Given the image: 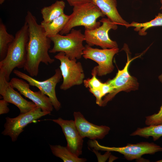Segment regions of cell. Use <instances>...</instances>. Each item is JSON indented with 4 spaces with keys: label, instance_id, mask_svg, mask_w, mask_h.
<instances>
[{
    "label": "cell",
    "instance_id": "23",
    "mask_svg": "<svg viewBox=\"0 0 162 162\" xmlns=\"http://www.w3.org/2000/svg\"><path fill=\"white\" fill-rule=\"evenodd\" d=\"M92 77L84 80L83 83L85 87L89 89H100L102 83L96 77V72L93 70L92 71Z\"/></svg>",
    "mask_w": 162,
    "mask_h": 162
},
{
    "label": "cell",
    "instance_id": "13",
    "mask_svg": "<svg viewBox=\"0 0 162 162\" xmlns=\"http://www.w3.org/2000/svg\"><path fill=\"white\" fill-rule=\"evenodd\" d=\"M60 126L67 141V147L74 155L79 157L82 154L83 138L80 134L74 120L61 118L50 119Z\"/></svg>",
    "mask_w": 162,
    "mask_h": 162
},
{
    "label": "cell",
    "instance_id": "28",
    "mask_svg": "<svg viewBox=\"0 0 162 162\" xmlns=\"http://www.w3.org/2000/svg\"><path fill=\"white\" fill-rule=\"evenodd\" d=\"M69 4L73 7L82 4L92 2V0H66Z\"/></svg>",
    "mask_w": 162,
    "mask_h": 162
},
{
    "label": "cell",
    "instance_id": "20",
    "mask_svg": "<svg viewBox=\"0 0 162 162\" xmlns=\"http://www.w3.org/2000/svg\"><path fill=\"white\" fill-rule=\"evenodd\" d=\"M158 26H162V11L161 13H158L154 19L150 21L143 23L133 21L126 27H135L134 31H138L140 35L143 36L146 35V31L148 28Z\"/></svg>",
    "mask_w": 162,
    "mask_h": 162
},
{
    "label": "cell",
    "instance_id": "8",
    "mask_svg": "<svg viewBox=\"0 0 162 162\" xmlns=\"http://www.w3.org/2000/svg\"><path fill=\"white\" fill-rule=\"evenodd\" d=\"M83 51L82 56L86 59H90L98 64L92 69L97 75L101 76L112 72L114 69L112 60L118 52V47L102 49L94 48L86 44Z\"/></svg>",
    "mask_w": 162,
    "mask_h": 162
},
{
    "label": "cell",
    "instance_id": "18",
    "mask_svg": "<svg viewBox=\"0 0 162 162\" xmlns=\"http://www.w3.org/2000/svg\"><path fill=\"white\" fill-rule=\"evenodd\" d=\"M70 17L64 13L48 23L43 21L40 25L44 28L46 35L50 38L59 34L63 29Z\"/></svg>",
    "mask_w": 162,
    "mask_h": 162
},
{
    "label": "cell",
    "instance_id": "10",
    "mask_svg": "<svg viewBox=\"0 0 162 162\" xmlns=\"http://www.w3.org/2000/svg\"><path fill=\"white\" fill-rule=\"evenodd\" d=\"M55 72L53 76L43 81L37 80L17 70H14L13 73L16 76L27 81L30 86L38 88L48 96L54 108L57 111L61 107V104L56 97L55 88L57 84L60 81L62 76L60 68L56 69Z\"/></svg>",
    "mask_w": 162,
    "mask_h": 162
},
{
    "label": "cell",
    "instance_id": "15",
    "mask_svg": "<svg viewBox=\"0 0 162 162\" xmlns=\"http://www.w3.org/2000/svg\"><path fill=\"white\" fill-rule=\"evenodd\" d=\"M74 122L82 137L91 140L102 139L108 134L110 128L104 125L99 126L88 121L80 112L74 113Z\"/></svg>",
    "mask_w": 162,
    "mask_h": 162
},
{
    "label": "cell",
    "instance_id": "22",
    "mask_svg": "<svg viewBox=\"0 0 162 162\" xmlns=\"http://www.w3.org/2000/svg\"><path fill=\"white\" fill-rule=\"evenodd\" d=\"M130 135L139 136L146 138L152 136L153 140L156 141L162 136V124L138 128Z\"/></svg>",
    "mask_w": 162,
    "mask_h": 162
},
{
    "label": "cell",
    "instance_id": "5",
    "mask_svg": "<svg viewBox=\"0 0 162 162\" xmlns=\"http://www.w3.org/2000/svg\"><path fill=\"white\" fill-rule=\"evenodd\" d=\"M88 146L95 150L112 151L123 154L128 160L139 159L145 154H153L162 152V147L153 142H142L135 144H128L122 147H109L100 145L96 140L88 141Z\"/></svg>",
    "mask_w": 162,
    "mask_h": 162
},
{
    "label": "cell",
    "instance_id": "14",
    "mask_svg": "<svg viewBox=\"0 0 162 162\" xmlns=\"http://www.w3.org/2000/svg\"><path fill=\"white\" fill-rule=\"evenodd\" d=\"M0 94L3 99L14 104L19 109L20 113H27L37 106L33 102L24 99L15 91L8 81L4 74L0 71Z\"/></svg>",
    "mask_w": 162,
    "mask_h": 162
},
{
    "label": "cell",
    "instance_id": "25",
    "mask_svg": "<svg viewBox=\"0 0 162 162\" xmlns=\"http://www.w3.org/2000/svg\"><path fill=\"white\" fill-rule=\"evenodd\" d=\"M89 91L95 97L96 104L100 106H101L103 96L100 89H89Z\"/></svg>",
    "mask_w": 162,
    "mask_h": 162
},
{
    "label": "cell",
    "instance_id": "4",
    "mask_svg": "<svg viewBox=\"0 0 162 162\" xmlns=\"http://www.w3.org/2000/svg\"><path fill=\"white\" fill-rule=\"evenodd\" d=\"M65 34H58L49 38L53 43V46L49 52H63L70 59L81 58L85 48L83 44L85 41L84 34L81 30L73 28Z\"/></svg>",
    "mask_w": 162,
    "mask_h": 162
},
{
    "label": "cell",
    "instance_id": "2",
    "mask_svg": "<svg viewBox=\"0 0 162 162\" xmlns=\"http://www.w3.org/2000/svg\"><path fill=\"white\" fill-rule=\"evenodd\" d=\"M28 40V26L25 21L23 26L16 33L5 57L0 61V71L4 74L8 81L10 74L15 68H24L25 66Z\"/></svg>",
    "mask_w": 162,
    "mask_h": 162
},
{
    "label": "cell",
    "instance_id": "27",
    "mask_svg": "<svg viewBox=\"0 0 162 162\" xmlns=\"http://www.w3.org/2000/svg\"><path fill=\"white\" fill-rule=\"evenodd\" d=\"M8 103L4 99L0 100V114L7 113L9 109L8 107Z\"/></svg>",
    "mask_w": 162,
    "mask_h": 162
},
{
    "label": "cell",
    "instance_id": "19",
    "mask_svg": "<svg viewBox=\"0 0 162 162\" xmlns=\"http://www.w3.org/2000/svg\"><path fill=\"white\" fill-rule=\"evenodd\" d=\"M50 146L53 154L61 158L64 162H84L87 160L85 158H79L73 154L67 147L60 145Z\"/></svg>",
    "mask_w": 162,
    "mask_h": 162
},
{
    "label": "cell",
    "instance_id": "31",
    "mask_svg": "<svg viewBox=\"0 0 162 162\" xmlns=\"http://www.w3.org/2000/svg\"><path fill=\"white\" fill-rule=\"evenodd\" d=\"M157 162H162V159L158 160L156 161Z\"/></svg>",
    "mask_w": 162,
    "mask_h": 162
},
{
    "label": "cell",
    "instance_id": "24",
    "mask_svg": "<svg viewBox=\"0 0 162 162\" xmlns=\"http://www.w3.org/2000/svg\"><path fill=\"white\" fill-rule=\"evenodd\" d=\"M161 77L162 79V76ZM145 123L149 126L162 124V105L157 113L146 117Z\"/></svg>",
    "mask_w": 162,
    "mask_h": 162
},
{
    "label": "cell",
    "instance_id": "3",
    "mask_svg": "<svg viewBox=\"0 0 162 162\" xmlns=\"http://www.w3.org/2000/svg\"><path fill=\"white\" fill-rule=\"evenodd\" d=\"M104 16L92 2L74 6L68 21L60 34L68 33L74 27L80 26H83L86 30L94 29L100 25L101 22L97 21V20Z\"/></svg>",
    "mask_w": 162,
    "mask_h": 162
},
{
    "label": "cell",
    "instance_id": "9",
    "mask_svg": "<svg viewBox=\"0 0 162 162\" xmlns=\"http://www.w3.org/2000/svg\"><path fill=\"white\" fill-rule=\"evenodd\" d=\"M100 22L102 24L98 27L92 30L85 29V41L87 45L99 46L103 49L118 47L117 42L112 40L108 34L111 29L117 28V24L108 18H102Z\"/></svg>",
    "mask_w": 162,
    "mask_h": 162
},
{
    "label": "cell",
    "instance_id": "16",
    "mask_svg": "<svg viewBox=\"0 0 162 162\" xmlns=\"http://www.w3.org/2000/svg\"><path fill=\"white\" fill-rule=\"evenodd\" d=\"M107 18L117 25L126 27L129 23L124 20L117 8L116 0H92Z\"/></svg>",
    "mask_w": 162,
    "mask_h": 162
},
{
    "label": "cell",
    "instance_id": "26",
    "mask_svg": "<svg viewBox=\"0 0 162 162\" xmlns=\"http://www.w3.org/2000/svg\"><path fill=\"white\" fill-rule=\"evenodd\" d=\"M112 86L107 82L102 83L100 89L103 97L105 96L107 94L112 92L113 90Z\"/></svg>",
    "mask_w": 162,
    "mask_h": 162
},
{
    "label": "cell",
    "instance_id": "11",
    "mask_svg": "<svg viewBox=\"0 0 162 162\" xmlns=\"http://www.w3.org/2000/svg\"><path fill=\"white\" fill-rule=\"evenodd\" d=\"M133 60H130L128 56L127 62L124 68L122 70H118L115 76L107 81L112 86L114 89L112 92L108 94L103 99L101 106H105L109 101L121 91L128 92L137 89L139 84L136 78L131 76L128 71L129 66Z\"/></svg>",
    "mask_w": 162,
    "mask_h": 162
},
{
    "label": "cell",
    "instance_id": "29",
    "mask_svg": "<svg viewBox=\"0 0 162 162\" xmlns=\"http://www.w3.org/2000/svg\"><path fill=\"white\" fill-rule=\"evenodd\" d=\"M4 0H0V4H2L4 2Z\"/></svg>",
    "mask_w": 162,
    "mask_h": 162
},
{
    "label": "cell",
    "instance_id": "17",
    "mask_svg": "<svg viewBox=\"0 0 162 162\" xmlns=\"http://www.w3.org/2000/svg\"><path fill=\"white\" fill-rule=\"evenodd\" d=\"M65 2L63 0L57 1L51 5L45 7L41 10L43 22L48 23L64 14Z\"/></svg>",
    "mask_w": 162,
    "mask_h": 162
},
{
    "label": "cell",
    "instance_id": "21",
    "mask_svg": "<svg viewBox=\"0 0 162 162\" xmlns=\"http://www.w3.org/2000/svg\"><path fill=\"white\" fill-rule=\"evenodd\" d=\"M15 36L8 33L5 25L0 20V60L5 57L8 47L13 41Z\"/></svg>",
    "mask_w": 162,
    "mask_h": 162
},
{
    "label": "cell",
    "instance_id": "6",
    "mask_svg": "<svg viewBox=\"0 0 162 162\" xmlns=\"http://www.w3.org/2000/svg\"><path fill=\"white\" fill-rule=\"evenodd\" d=\"M54 58L60 62L59 68L63 78L60 89L66 90L83 83L85 75L81 62H77L76 59H70L63 52H59Z\"/></svg>",
    "mask_w": 162,
    "mask_h": 162
},
{
    "label": "cell",
    "instance_id": "30",
    "mask_svg": "<svg viewBox=\"0 0 162 162\" xmlns=\"http://www.w3.org/2000/svg\"><path fill=\"white\" fill-rule=\"evenodd\" d=\"M160 2L161 4V7L160 8V9L161 10H162V0H160Z\"/></svg>",
    "mask_w": 162,
    "mask_h": 162
},
{
    "label": "cell",
    "instance_id": "12",
    "mask_svg": "<svg viewBox=\"0 0 162 162\" xmlns=\"http://www.w3.org/2000/svg\"><path fill=\"white\" fill-rule=\"evenodd\" d=\"M9 83L14 88L17 89L20 93L33 102L43 111L50 114L53 106L50 99L47 95L39 90L34 92L30 88V85L22 79L14 77Z\"/></svg>",
    "mask_w": 162,
    "mask_h": 162
},
{
    "label": "cell",
    "instance_id": "7",
    "mask_svg": "<svg viewBox=\"0 0 162 162\" xmlns=\"http://www.w3.org/2000/svg\"><path fill=\"white\" fill-rule=\"evenodd\" d=\"M50 113L43 111L38 106L24 113H20L17 116L11 118L6 117L4 130L2 134L9 136L13 142L16 141L24 128L28 124L36 121L41 117Z\"/></svg>",
    "mask_w": 162,
    "mask_h": 162
},
{
    "label": "cell",
    "instance_id": "1",
    "mask_svg": "<svg viewBox=\"0 0 162 162\" xmlns=\"http://www.w3.org/2000/svg\"><path fill=\"white\" fill-rule=\"evenodd\" d=\"M25 21L28 26V40L27 60L23 68L30 76H36L40 63L48 65L55 61L48 53L51 40L46 35L41 25L38 23L35 17L29 11L27 12Z\"/></svg>",
    "mask_w": 162,
    "mask_h": 162
}]
</instances>
